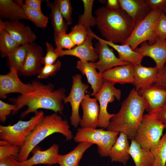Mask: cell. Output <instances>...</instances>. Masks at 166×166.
<instances>
[{
  "label": "cell",
  "instance_id": "obj_30",
  "mask_svg": "<svg viewBox=\"0 0 166 166\" xmlns=\"http://www.w3.org/2000/svg\"><path fill=\"white\" fill-rule=\"evenodd\" d=\"M28 45H21L7 57V63L10 70L14 69L19 73L22 69L26 59Z\"/></svg>",
  "mask_w": 166,
  "mask_h": 166
},
{
  "label": "cell",
  "instance_id": "obj_46",
  "mask_svg": "<svg viewBox=\"0 0 166 166\" xmlns=\"http://www.w3.org/2000/svg\"><path fill=\"white\" fill-rule=\"evenodd\" d=\"M155 84L166 91V63L159 72L157 79Z\"/></svg>",
  "mask_w": 166,
  "mask_h": 166
},
{
  "label": "cell",
  "instance_id": "obj_49",
  "mask_svg": "<svg viewBox=\"0 0 166 166\" xmlns=\"http://www.w3.org/2000/svg\"><path fill=\"white\" fill-rule=\"evenodd\" d=\"M105 7L112 11H117L121 9L119 0H108Z\"/></svg>",
  "mask_w": 166,
  "mask_h": 166
},
{
  "label": "cell",
  "instance_id": "obj_12",
  "mask_svg": "<svg viewBox=\"0 0 166 166\" xmlns=\"http://www.w3.org/2000/svg\"><path fill=\"white\" fill-rule=\"evenodd\" d=\"M6 31L21 45L34 43L36 39L35 34L28 26L19 21L7 20L0 19V30Z\"/></svg>",
  "mask_w": 166,
  "mask_h": 166
},
{
  "label": "cell",
  "instance_id": "obj_9",
  "mask_svg": "<svg viewBox=\"0 0 166 166\" xmlns=\"http://www.w3.org/2000/svg\"><path fill=\"white\" fill-rule=\"evenodd\" d=\"M71 88L68 96L63 100L64 103L70 104L72 113L69 119L72 126L77 128L80 124L81 117L79 114V109L81 103L86 94L89 85L82 82L81 76L79 74L73 76Z\"/></svg>",
  "mask_w": 166,
  "mask_h": 166
},
{
  "label": "cell",
  "instance_id": "obj_28",
  "mask_svg": "<svg viewBox=\"0 0 166 166\" xmlns=\"http://www.w3.org/2000/svg\"><path fill=\"white\" fill-rule=\"evenodd\" d=\"M105 130L103 128L97 129L90 128H79L73 139L77 143L87 142L97 146L100 145L103 139Z\"/></svg>",
  "mask_w": 166,
  "mask_h": 166
},
{
  "label": "cell",
  "instance_id": "obj_18",
  "mask_svg": "<svg viewBox=\"0 0 166 166\" xmlns=\"http://www.w3.org/2000/svg\"><path fill=\"white\" fill-rule=\"evenodd\" d=\"M59 146L55 144L48 149L43 151L34 148L33 156L26 161L19 162L20 166H32L42 164L52 165L57 163Z\"/></svg>",
  "mask_w": 166,
  "mask_h": 166
},
{
  "label": "cell",
  "instance_id": "obj_22",
  "mask_svg": "<svg viewBox=\"0 0 166 166\" xmlns=\"http://www.w3.org/2000/svg\"><path fill=\"white\" fill-rule=\"evenodd\" d=\"M140 95L146 102L145 110L148 113L160 109L166 103V91L155 84L151 86Z\"/></svg>",
  "mask_w": 166,
  "mask_h": 166
},
{
  "label": "cell",
  "instance_id": "obj_43",
  "mask_svg": "<svg viewBox=\"0 0 166 166\" xmlns=\"http://www.w3.org/2000/svg\"><path fill=\"white\" fill-rule=\"evenodd\" d=\"M16 109V106L13 104L6 103L2 100H0V121L4 122L7 119V117L11 112Z\"/></svg>",
  "mask_w": 166,
  "mask_h": 166
},
{
  "label": "cell",
  "instance_id": "obj_50",
  "mask_svg": "<svg viewBox=\"0 0 166 166\" xmlns=\"http://www.w3.org/2000/svg\"><path fill=\"white\" fill-rule=\"evenodd\" d=\"M163 11L164 12L165 14H166V8Z\"/></svg>",
  "mask_w": 166,
  "mask_h": 166
},
{
  "label": "cell",
  "instance_id": "obj_35",
  "mask_svg": "<svg viewBox=\"0 0 166 166\" xmlns=\"http://www.w3.org/2000/svg\"><path fill=\"white\" fill-rule=\"evenodd\" d=\"M93 0H83L84 7L83 14L79 17L78 23L83 25L87 28L96 25L95 18L92 15Z\"/></svg>",
  "mask_w": 166,
  "mask_h": 166
},
{
  "label": "cell",
  "instance_id": "obj_39",
  "mask_svg": "<svg viewBox=\"0 0 166 166\" xmlns=\"http://www.w3.org/2000/svg\"><path fill=\"white\" fill-rule=\"evenodd\" d=\"M56 48L63 49H71L75 46L68 34L66 32L54 35Z\"/></svg>",
  "mask_w": 166,
  "mask_h": 166
},
{
  "label": "cell",
  "instance_id": "obj_13",
  "mask_svg": "<svg viewBox=\"0 0 166 166\" xmlns=\"http://www.w3.org/2000/svg\"><path fill=\"white\" fill-rule=\"evenodd\" d=\"M133 72L135 89L141 95L155 83L157 80L159 70L156 66L146 67L141 63L132 64Z\"/></svg>",
  "mask_w": 166,
  "mask_h": 166
},
{
  "label": "cell",
  "instance_id": "obj_45",
  "mask_svg": "<svg viewBox=\"0 0 166 166\" xmlns=\"http://www.w3.org/2000/svg\"><path fill=\"white\" fill-rule=\"evenodd\" d=\"M152 10H160L164 11L166 8V0H144Z\"/></svg>",
  "mask_w": 166,
  "mask_h": 166
},
{
  "label": "cell",
  "instance_id": "obj_41",
  "mask_svg": "<svg viewBox=\"0 0 166 166\" xmlns=\"http://www.w3.org/2000/svg\"><path fill=\"white\" fill-rule=\"evenodd\" d=\"M21 147L9 144L0 145V160L10 156L16 157Z\"/></svg>",
  "mask_w": 166,
  "mask_h": 166
},
{
  "label": "cell",
  "instance_id": "obj_20",
  "mask_svg": "<svg viewBox=\"0 0 166 166\" xmlns=\"http://www.w3.org/2000/svg\"><path fill=\"white\" fill-rule=\"evenodd\" d=\"M101 76L105 81L114 84L130 83L133 85L134 84L133 69L131 64L108 69L102 73Z\"/></svg>",
  "mask_w": 166,
  "mask_h": 166
},
{
  "label": "cell",
  "instance_id": "obj_10",
  "mask_svg": "<svg viewBox=\"0 0 166 166\" xmlns=\"http://www.w3.org/2000/svg\"><path fill=\"white\" fill-rule=\"evenodd\" d=\"M92 35L98 40L95 49L98 54L99 59L97 62H94V64L96 69L101 74L105 71L116 66L130 64L117 57L109 46L93 32Z\"/></svg>",
  "mask_w": 166,
  "mask_h": 166
},
{
  "label": "cell",
  "instance_id": "obj_42",
  "mask_svg": "<svg viewBox=\"0 0 166 166\" xmlns=\"http://www.w3.org/2000/svg\"><path fill=\"white\" fill-rule=\"evenodd\" d=\"M46 45V53L43 58V64L44 65L53 64L59 57L55 52L52 45L50 43L45 42Z\"/></svg>",
  "mask_w": 166,
  "mask_h": 166
},
{
  "label": "cell",
  "instance_id": "obj_14",
  "mask_svg": "<svg viewBox=\"0 0 166 166\" xmlns=\"http://www.w3.org/2000/svg\"><path fill=\"white\" fill-rule=\"evenodd\" d=\"M92 31L90 29L87 38L82 44L70 49L64 50L56 48L55 52L59 57L70 55L77 57L80 60L94 62L99 58V56L93 45V40L94 38L92 35Z\"/></svg>",
  "mask_w": 166,
  "mask_h": 166
},
{
  "label": "cell",
  "instance_id": "obj_23",
  "mask_svg": "<svg viewBox=\"0 0 166 166\" xmlns=\"http://www.w3.org/2000/svg\"><path fill=\"white\" fill-rule=\"evenodd\" d=\"M127 135L119 133L118 137L112 148L109 156L112 162H119L126 165L130 156L129 153L130 144Z\"/></svg>",
  "mask_w": 166,
  "mask_h": 166
},
{
  "label": "cell",
  "instance_id": "obj_44",
  "mask_svg": "<svg viewBox=\"0 0 166 166\" xmlns=\"http://www.w3.org/2000/svg\"><path fill=\"white\" fill-rule=\"evenodd\" d=\"M147 114L149 116L159 120L166 127V103L160 109L151 113Z\"/></svg>",
  "mask_w": 166,
  "mask_h": 166
},
{
  "label": "cell",
  "instance_id": "obj_25",
  "mask_svg": "<svg viewBox=\"0 0 166 166\" xmlns=\"http://www.w3.org/2000/svg\"><path fill=\"white\" fill-rule=\"evenodd\" d=\"M0 17L9 21L28 19L25 11L12 0H0Z\"/></svg>",
  "mask_w": 166,
  "mask_h": 166
},
{
  "label": "cell",
  "instance_id": "obj_26",
  "mask_svg": "<svg viewBox=\"0 0 166 166\" xmlns=\"http://www.w3.org/2000/svg\"><path fill=\"white\" fill-rule=\"evenodd\" d=\"M93 144L87 142L79 143L74 149L68 153L59 155L57 164L60 166H78L85 152Z\"/></svg>",
  "mask_w": 166,
  "mask_h": 166
},
{
  "label": "cell",
  "instance_id": "obj_47",
  "mask_svg": "<svg viewBox=\"0 0 166 166\" xmlns=\"http://www.w3.org/2000/svg\"><path fill=\"white\" fill-rule=\"evenodd\" d=\"M15 157L10 156L0 160V166H20Z\"/></svg>",
  "mask_w": 166,
  "mask_h": 166
},
{
  "label": "cell",
  "instance_id": "obj_21",
  "mask_svg": "<svg viewBox=\"0 0 166 166\" xmlns=\"http://www.w3.org/2000/svg\"><path fill=\"white\" fill-rule=\"evenodd\" d=\"M76 67L86 76L88 82L93 90L91 95L94 97L101 89L105 81L101 74L97 71L94 62L79 60L77 61Z\"/></svg>",
  "mask_w": 166,
  "mask_h": 166
},
{
  "label": "cell",
  "instance_id": "obj_2",
  "mask_svg": "<svg viewBox=\"0 0 166 166\" xmlns=\"http://www.w3.org/2000/svg\"><path fill=\"white\" fill-rule=\"evenodd\" d=\"M146 106L143 97L133 88L122 102L119 110L111 119L107 130L123 132L128 139H134Z\"/></svg>",
  "mask_w": 166,
  "mask_h": 166
},
{
  "label": "cell",
  "instance_id": "obj_5",
  "mask_svg": "<svg viewBox=\"0 0 166 166\" xmlns=\"http://www.w3.org/2000/svg\"><path fill=\"white\" fill-rule=\"evenodd\" d=\"M44 117L43 112L38 111L27 121L20 120L13 125H0V140L21 147L36 125Z\"/></svg>",
  "mask_w": 166,
  "mask_h": 166
},
{
  "label": "cell",
  "instance_id": "obj_38",
  "mask_svg": "<svg viewBox=\"0 0 166 166\" xmlns=\"http://www.w3.org/2000/svg\"><path fill=\"white\" fill-rule=\"evenodd\" d=\"M61 63L59 60H57L53 64L44 65L38 75L37 77L39 79H46L53 76L61 69Z\"/></svg>",
  "mask_w": 166,
  "mask_h": 166
},
{
  "label": "cell",
  "instance_id": "obj_24",
  "mask_svg": "<svg viewBox=\"0 0 166 166\" xmlns=\"http://www.w3.org/2000/svg\"><path fill=\"white\" fill-rule=\"evenodd\" d=\"M129 153L135 166H153L154 158L151 150L141 147L135 139L131 140Z\"/></svg>",
  "mask_w": 166,
  "mask_h": 166
},
{
  "label": "cell",
  "instance_id": "obj_6",
  "mask_svg": "<svg viewBox=\"0 0 166 166\" xmlns=\"http://www.w3.org/2000/svg\"><path fill=\"white\" fill-rule=\"evenodd\" d=\"M162 11L160 10H152L144 19L135 26L123 45L128 44L134 50L144 42L148 41L150 45L155 43L157 38L155 33V27Z\"/></svg>",
  "mask_w": 166,
  "mask_h": 166
},
{
  "label": "cell",
  "instance_id": "obj_8",
  "mask_svg": "<svg viewBox=\"0 0 166 166\" xmlns=\"http://www.w3.org/2000/svg\"><path fill=\"white\" fill-rule=\"evenodd\" d=\"M114 84L105 81L99 92L94 97L99 103L100 111L98 127L107 128L111 119L115 114H110L107 111L109 103L114 101L115 99L120 100L121 92L120 89L116 88Z\"/></svg>",
  "mask_w": 166,
  "mask_h": 166
},
{
  "label": "cell",
  "instance_id": "obj_40",
  "mask_svg": "<svg viewBox=\"0 0 166 166\" xmlns=\"http://www.w3.org/2000/svg\"><path fill=\"white\" fill-rule=\"evenodd\" d=\"M154 31L157 37L166 40V15L163 11L156 23Z\"/></svg>",
  "mask_w": 166,
  "mask_h": 166
},
{
  "label": "cell",
  "instance_id": "obj_17",
  "mask_svg": "<svg viewBox=\"0 0 166 166\" xmlns=\"http://www.w3.org/2000/svg\"><path fill=\"white\" fill-rule=\"evenodd\" d=\"M81 106L83 111L82 117L80 124L82 128H96L98 127L100 106L95 98L86 94Z\"/></svg>",
  "mask_w": 166,
  "mask_h": 166
},
{
  "label": "cell",
  "instance_id": "obj_48",
  "mask_svg": "<svg viewBox=\"0 0 166 166\" xmlns=\"http://www.w3.org/2000/svg\"><path fill=\"white\" fill-rule=\"evenodd\" d=\"M42 1L41 0H25L24 4L30 9L42 11L41 5Z\"/></svg>",
  "mask_w": 166,
  "mask_h": 166
},
{
  "label": "cell",
  "instance_id": "obj_3",
  "mask_svg": "<svg viewBox=\"0 0 166 166\" xmlns=\"http://www.w3.org/2000/svg\"><path fill=\"white\" fill-rule=\"evenodd\" d=\"M96 25L105 40L123 45L132 33L135 25L122 9L112 11L103 6L95 11Z\"/></svg>",
  "mask_w": 166,
  "mask_h": 166
},
{
  "label": "cell",
  "instance_id": "obj_29",
  "mask_svg": "<svg viewBox=\"0 0 166 166\" xmlns=\"http://www.w3.org/2000/svg\"><path fill=\"white\" fill-rule=\"evenodd\" d=\"M47 6L51 9L50 18L54 35L66 32L68 25L65 21L57 5L53 2L47 1Z\"/></svg>",
  "mask_w": 166,
  "mask_h": 166
},
{
  "label": "cell",
  "instance_id": "obj_19",
  "mask_svg": "<svg viewBox=\"0 0 166 166\" xmlns=\"http://www.w3.org/2000/svg\"><path fill=\"white\" fill-rule=\"evenodd\" d=\"M121 9L131 18L135 26L144 19L152 10L144 0H119Z\"/></svg>",
  "mask_w": 166,
  "mask_h": 166
},
{
  "label": "cell",
  "instance_id": "obj_52",
  "mask_svg": "<svg viewBox=\"0 0 166 166\" xmlns=\"http://www.w3.org/2000/svg\"></svg>",
  "mask_w": 166,
  "mask_h": 166
},
{
  "label": "cell",
  "instance_id": "obj_51",
  "mask_svg": "<svg viewBox=\"0 0 166 166\" xmlns=\"http://www.w3.org/2000/svg\"><path fill=\"white\" fill-rule=\"evenodd\" d=\"M49 165H48V166H49Z\"/></svg>",
  "mask_w": 166,
  "mask_h": 166
},
{
  "label": "cell",
  "instance_id": "obj_34",
  "mask_svg": "<svg viewBox=\"0 0 166 166\" xmlns=\"http://www.w3.org/2000/svg\"><path fill=\"white\" fill-rule=\"evenodd\" d=\"M150 150L154 158L153 166H166V132Z\"/></svg>",
  "mask_w": 166,
  "mask_h": 166
},
{
  "label": "cell",
  "instance_id": "obj_1",
  "mask_svg": "<svg viewBox=\"0 0 166 166\" xmlns=\"http://www.w3.org/2000/svg\"><path fill=\"white\" fill-rule=\"evenodd\" d=\"M31 83L34 88L33 90L16 98H9V100L16 106V109L12 112V115L16 114L25 106L27 108L21 114L22 118L30 113H35L40 109L62 113L64 110L63 101L66 97L64 88L60 87L54 90L52 83H49L45 85L37 80H32Z\"/></svg>",
  "mask_w": 166,
  "mask_h": 166
},
{
  "label": "cell",
  "instance_id": "obj_36",
  "mask_svg": "<svg viewBox=\"0 0 166 166\" xmlns=\"http://www.w3.org/2000/svg\"><path fill=\"white\" fill-rule=\"evenodd\" d=\"M90 29V28H87L83 25L77 23L72 28L68 34L75 45L78 46L85 42Z\"/></svg>",
  "mask_w": 166,
  "mask_h": 166
},
{
  "label": "cell",
  "instance_id": "obj_16",
  "mask_svg": "<svg viewBox=\"0 0 166 166\" xmlns=\"http://www.w3.org/2000/svg\"><path fill=\"white\" fill-rule=\"evenodd\" d=\"M44 57L41 46L34 43L29 44L24 64L19 72L20 75L25 76L38 75L43 64Z\"/></svg>",
  "mask_w": 166,
  "mask_h": 166
},
{
  "label": "cell",
  "instance_id": "obj_4",
  "mask_svg": "<svg viewBox=\"0 0 166 166\" xmlns=\"http://www.w3.org/2000/svg\"><path fill=\"white\" fill-rule=\"evenodd\" d=\"M56 133L62 134L67 140L73 138L68 121L54 113L44 117L36 125L21 147L18 154L16 157L17 159L20 162L26 160L30 152L39 143Z\"/></svg>",
  "mask_w": 166,
  "mask_h": 166
},
{
  "label": "cell",
  "instance_id": "obj_15",
  "mask_svg": "<svg viewBox=\"0 0 166 166\" xmlns=\"http://www.w3.org/2000/svg\"><path fill=\"white\" fill-rule=\"evenodd\" d=\"M134 50L142 55L152 58L159 72L166 63V40L157 37L154 44L150 45L147 41L140 44V46Z\"/></svg>",
  "mask_w": 166,
  "mask_h": 166
},
{
  "label": "cell",
  "instance_id": "obj_27",
  "mask_svg": "<svg viewBox=\"0 0 166 166\" xmlns=\"http://www.w3.org/2000/svg\"><path fill=\"white\" fill-rule=\"evenodd\" d=\"M100 38L102 41L113 48L117 52L118 57L122 61L132 64L141 63L144 57L140 53L133 50L128 44L118 45Z\"/></svg>",
  "mask_w": 166,
  "mask_h": 166
},
{
  "label": "cell",
  "instance_id": "obj_33",
  "mask_svg": "<svg viewBox=\"0 0 166 166\" xmlns=\"http://www.w3.org/2000/svg\"><path fill=\"white\" fill-rule=\"evenodd\" d=\"M119 132L110 130H105L103 139L100 145L97 146V152L102 157L109 156L110 151L116 142Z\"/></svg>",
  "mask_w": 166,
  "mask_h": 166
},
{
  "label": "cell",
  "instance_id": "obj_31",
  "mask_svg": "<svg viewBox=\"0 0 166 166\" xmlns=\"http://www.w3.org/2000/svg\"><path fill=\"white\" fill-rule=\"evenodd\" d=\"M14 1L25 11L28 20L34 23L37 27L44 28L47 26L49 18L43 14L42 11L34 10L29 8L25 4L22 0Z\"/></svg>",
  "mask_w": 166,
  "mask_h": 166
},
{
  "label": "cell",
  "instance_id": "obj_7",
  "mask_svg": "<svg viewBox=\"0 0 166 166\" xmlns=\"http://www.w3.org/2000/svg\"><path fill=\"white\" fill-rule=\"evenodd\" d=\"M165 128V126L159 120L144 115L134 139L141 147L150 150L160 140Z\"/></svg>",
  "mask_w": 166,
  "mask_h": 166
},
{
  "label": "cell",
  "instance_id": "obj_32",
  "mask_svg": "<svg viewBox=\"0 0 166 166\" xmlns=\"http://www.w3.org/2000/svg\"><path fill=\"white\" fill-rule=\"evenodd\" d=\"M21 45L5 30H0V52L1 57H7Z\"/></svg>",
  "mask_w": 166,
  "mask_h": 166
},
{
  "label": "cell",
  "instance_id": "obj_37",
  "mask_svg": "<svg viewBox=\"0 0 166 166\" xmlns=\"http://www.w3.org/2000/svg\"><path fill=\"white\" fill-rule=\"evenodd\" d=\"M54 2L57 6L67 24L68 25L71 24L73 8L70 1L69 0H56Z\"/></svg>",
  "mask_w": 166,
  "mask_h": 166
},
{
  "label": "cell",
  "instance_id": "obj_11",
  "mask_svg": "<svg viewBox=\"0 0 166 166\" xmlns=\"http://www.w3.org/2000/svg\"><path fill=\"white\" fill-rule=\"evenodd\" d=\"M18 73L14 69L5 74L0 75V97L4 99L8 94L18 93L21 95L28 93L33 90L31 83L25 84L19 79Z\"/></svg>",
  "mask_w": 166,
  "mask_h": 166
}]
</instances>
